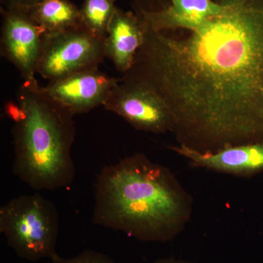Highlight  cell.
Returning a JSON list of instances; mask_svg holds the SVG:
<instances>
[{
  "label": "cell",
  "instance_id": "1",
  "mask_svg": "<svg viewBox=\"0 0 263 263\" xmlns=\"http://www.w3.org/2000/svg\"><path fill=\"white\" fill-rule=\"evenodd\" d=\"M216 1L220 13L185 34L143 22L144 43L122 77L155 90L179 145L200 152L262 141L263 0Z\"/></svg>",
  "mask_w": 263,
  "mask_h": 263
},
{
  "label": "cell",
  "instance_id": "2",
  "mask_svg": "<svg viewBox=\"0 0 263 263\" xmlns=\"http://www.w3.org/2000/svg\"><path fill=\"white\" fill-rule=\"evenodd\" d=\"M193 207L171 170L136 153L99 173L92 221L141 241L163 243L185 229Z\"/></svg>",
  "mask_w": 263,
  "mask_h": 263
},
{
  "label": "cell",
  "instance_id": "3",
  "mask_svg": "<svg viewBox=\"0 0 263 263\" xmlns=\"http://www.w3.org/2000/svg\"><path fill=\"white\" fill-rule=\"evenodd\" d=\"M24 117L13 128V171L33 190H56L73 182L74 114L55 102L39 84L24 83L16 95Z\"/></svg>",
  "mask_w": 263,
  "mask_h": 263
},
{
  "label": "cell",
  "instance_id": "4",
  "mask_svg": "<svg viewBox=\"0 0 263 263\" xmlns=\"http://www.w3.org/2000/svg\"><path fill=\"white\" fill-rule=\"evenodd\" d=\"M56 205L40 194L20 195L0 208V233L20 258L36 262L57 254Z\"/></svg>",
  "mask_w": 263,
  "mask_h": 263
},
{
  "label": "cell",
  "instance_id": "5",
  "mask_svg": "<svg viewBox=\"0 0 263 263\" xmlns=\"http://www.w3.org/2000/svg\"><path fill=\"white\" fill-rule=\"evenodd\" d=\"M105 41V37H99L84 25L43 34L37 73L50 81L98 69L106 58Z\"/></svg>",
  "mask_w": 263,
  "mask_h": 263
},
{
  "label": "cell",
  "instance_id": "6",
  "mask_svg": "<svg viewBox=\"0 0 263 263\" xmlns=\"http://www.w3.org/2000/svg\"><path fill=\"white\" fill-rule=\"evenodd\" d=\"M103 106L137 130L160 134L174 129L172 114L163 99L140 81L121 79Z\"/></svg>",
  "mask_w": 263,
  "mask_h": 263
},
{
  "label": "cell",
  "instance_id": "7",
  "mask_svg": "<svg viewBox=\"0 0 263 263\" xmlns=\"http://www.w3.org/2000/svg\"><path fill=\"white\" fill-rule=\"evenodd\" d=\"M2 57L18 69L24 83L39 84L35 74L42 49L43 31L27 10L2 8Z\"/></svg>",
  "mask_w": 263,
  "mask_h": 263
},
{
  "label": "cell",
  "instance_id": "8",
  "mask_svg": "<svg viewBox=\"0 0 263 263\" xmlns=\"http://www.w3.org/2000/svg\"><path fill=\"white\" fill-rule=\"evenodd\" d=\"M119 79L98 69L75 72L50 81L43 91L74 115L86 114L105 103Z\"/></svg>",
  "mask_w": 263,
  "mask_h": 263
},
{
  "label": "cell",
  "instance_id": "9",
  "mask_svg": "<svg viewBox=\"0 0 263 263\" xmlns=\"http://www.w3.org/2000/svg\"><path fill=\"white\" fill-rule=\"evenodd\" d=\"M170 148L195 167L243 177L263 171V141L227 146L213 152H197L181 145Z\"/></svg>",
  "mask_w": 263,
  "mask_h": 263
},
{
  "label": "cell",
  "instance_id": "10",
  "mask_svg": "<svg viewBox=\"0 0 263 263\" xmlns=\"http://www.w3.org/2000/svg\"><path fill=\"white\" fill-rule=\"evenodd\" d=\"M144 41L141 18L117 7L105 37L106 58L113 62L118 71L125 73L133 66L137 52Z\"/></svg>",
  "mask_w": 263,
  "mask_h": 263
},
{
  "label": "cell",
  "instance_id": "11",
  "mask_svg": "<svg viewBox=\"0 0 263 263\" xmlns=\"http://www.w3.org/2000/svg\"><path fill=\"white\" fill-rule=\"evenodd\" d=\"M171 5L159 11L142 10L141 20L153 30H193L222 10L216 0H171Z\"/></svg>",
  "mask_w": 263,
  "mask_h": 263
},
{
  "label": "cell",
  "instance_id": "12",
  "mask_svg": "<svg viewBox=\"0 0 263 263\" xmlns=\"http://www.w3.org/2000/svg\"><path fill=\"white\" fill-rule=\"evenodd\" d=\"M27 11L43 34L63 32L84 25L80 9L69 0H43Z\"/></svg>",
  "mask_w": 263,
  "mask_h": 263
},
{
  "label": "cell",
  "instance_id": "13",
  "mask_svg": "<svg viewBox=\"0 0 263 263\" xmlns=\"http://www.w3.org/2000/svg\"><path fill=\"white\" fill-rule=\"evenodd\" d=\"M117 0H84L80 8L81 22L99 37H106Z\"/></svg>",
  "mask_w": 263,
  "mask_h": 263
},
{
  "label": "cell",
  "instance_id": "14",
  "mask_svg": "<svg viewBox=\"0 0 263 263\" xmlns=\"http://www.w3.org/2000/svg\"><path fill=\"white\" fill-rule=\"evenodd\" d=\"M51 260V263H115L107 254L91 249L85 250L71 258H64L57 254Z\"/></svg>",
  "mask_w": 263,
  "mask_h": 263
},
{
  "label": "cell",
  "instance_id": "15",
  "mask_svg": "<svg viewBox=\"0 0 263 263\" xmlns=\"http://www.w3.org/2000/svg\"><path fill=\"white\" fill-rule=\"evenodd\" d=\"M4 112L7 117L13 121L15 124L21 122L24 117V112L18 102L8 100L4 105Z\"/></svg>",
  "mask_w": 263,
  "mask_h": 263
},
{
  "label": "cell",
  "instance_id": "16",
  "mask_svg": "<svg viewBox=\"0 0 263 263\" xmlns=\"http://www.w3.org/2000/svg\"><path fill=\"white\" fill-rule=\"evenodd\" d=\"M43 0H2L4 8H17L28 10L41 3Z\"/></svg>",
  "mask_w": 263,
  "mask_h": 263
},
{
  "label": "cell",
  "instance_id": "17",
  "mask_svg": "<svg viewBox=\"0 0 263 263\" xmlns=\"http://www.w3.org/2000/svg\"><path fill=\"white\" fill-rule=\"evenodd\" d=\"M152 263H191L186 262V261L179 260L174 258H162L159 259Z\"/></svg>",
  "mask_w": 263,
  "mask_h": 263
}]
</instances>
